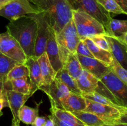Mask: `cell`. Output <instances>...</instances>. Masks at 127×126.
I'll return each instance as SVG.
<instances>
[{
	"mask_svg": "<svg viewBox=\"0 0 127 126\" xmlns=\"http://www.w3.org/2000/svg\"><path fill=\"white\" fill-rule=\"evenodd\" d=\"M0 52L19 64H25L27 59L19 43L7 31L0 34Z\"/></svg>",
	"mask_w": 127,
	"mask_h": 126,
	"instance_id": "8992f818",
	"label": "cell"
},
{
	"mask_svg": "<svg viewBox=\"0 0 127 126\" xmlns=\"http://www.w3.org/2000/svg\"><path fill=\"white\" fill-rule=\"evenodd\" d=\"M71 112L87 126H103L105 125L104 121L92 112L84 111Z\"/></svg>",
	"mask_w": 127,
	"mask_h": 126,
	"instance_id": "484cf974",
	"label": "cell"
},
{
	"mask_svg": "<svg viewBox=\"0 0 127 126\" xmlns=\"http://www.w3.org/2000/svg\"><path fill=\"white\" fill-rule=\"evenodd\" d=\"M47 117H42V116H38L36 117L35 121L32 122V126H43L47 120Z\"/></svg>",
	"mask_w": 127,
	"mask_h": 126,
	"instance_id": "e575fe53",
	"label": "cell"
},
{
	"mask_svg": "<svg viewBox=\"0 0 127 126\" xmlns=\"http://www.w3.org/2000/svg\"><path fill=\"white\" fill-rule=\"evenodd\" d=\"M42 101L39 104H36L37 106L35 108L23 105L20 109L18 113V118L21 122L26 125H31L35 121L36 117L38 116L39 106Z\"/></svg>",
	"mask_w": 127,
	"mask_h": 126,
	"instance_id": "cb8c5ba5",
	"label": "cell"
},
{
	"mask_svg": "<svg viewBox=\"0 0 127 126\" xmlns=\"http://www.w3.org/2000/svg\"><path fill=\"white\" fill-rule=\"evenodd\" d=\"M118 123L127 124V112H124V113L121 114L120 117H119V119L115 122V124Z\"/></svg>",
	"mask_w": 127,
	"mask_h": 126,
	"instance_id": "74e56055",
	"label": "cell"
},
{
	"mask_svg": "<svg viewBox=\"0 0 127 126\" xmlns=\"http://www.w3.org/2000/svg\"><path fill=\"white\" fill-rule=\"evenodd\" d=\"M5 89V82L2 80H0V96L2 95Z\"/></svg>",
	"mask_w": 127,
	"mask_h": 126,
	"instance_id": "ab89813d",
	"label": "cell"
},
{
	"mask_svg": "<svg viewBox=\"0 0 127 126\" xmlns=\"http://www.w3.org/2000/svg\"><path fill=\"white\" fill-rule=\"evenodd\" d=\"M2 114H3V113H2V111H0V117H1V116H2Z\"/></svg>",
	"mask_w": 127,
	"mask_h": 126,
	"instance_id": "f6af8a7d",
	"label": "cell"
},
{
	"mask_svg": "<svg viewBox=\"0 0 127 126\" xmlns=\"http://www.w3.org/2000/svg\"><path fill=\"white\" fill-rule=\"evenodd\" d=\"M6 28V31L19 43L27 58L34 56L37 31V22L27 15L10 22Z\"/></svg>",
	"mask_w": 127,
	"mask_h": 126,
	"instance_id": "7a4b0ae2",
	"label": "cell"
},
{
	"mask_svg": "<svg viewBox=\"0 0 127 126\" xmlns=\"http://www.w3.org/2000/svg\"><path fill=\"white\" fill-rule=\"evenodd\" d=\"M20 122H21L20 121H12V125H11V126H20Z\"/></svg>",
	"mask_w": 127,
	"mask_h": 126,
	"instance_id": "ee69618b",
	"label": "cell"
},
{
	"mask_svg": "<svg viewBox=\"0 0 127 126\" xmlns=\"http://www.w3.org/2000/svg\"><path fill=\"white\" fill-rule=\"evenodd\" d=\"M44 15L56 34L73 18V7L69 0H35L32 2Z\"/></svg>",
	"mask_w": 127,
	"mask_h": 126,
	"instance_id": "6da1fadb",
	"label": "cell"
},
{
	"mask_svg": "<svg viewBox=\"0 0 127 126\" xmlns=\"http://www.w3.org/2000/svg\"><path fill=\"white\" fill-rule=\"evenodd\" d=\"M51 114L55 115L59 119L72 126H87L71 112L57 107L53 104H51Z\"/></svg>",
	"mask_w": 127,
	"mask_h": 126,
	"instance_id": "44dd1931",
	"label": "cell"
},
{
	"mask_svg": "<svg viewBox=\"0 0 127 126\" xmlns=\"http://www.w3.org/2000/svg\"><path fill=\"white\" fill-rule=\"evenodd\" d=\"M48 117H50L53 121L55 126H72L66 123V122H63L62 120L59 119L58 117H57L55 115L52 114H51V115L48 116Z\"/></svg>",
	"mask_w": 127,
	"mask_h": 126,
	"instance_id": "836d02e7",
	"label": "cell"
},
{
	"mask_svg": "<svg viewBox=\"0 0 127 126\" xmlns=\"http://www.w3.org/2000/svg\"><path fill=\"white\" fill-rule=\"evenodd\" d=\"M121 43H122L123 44H124V45L126 46V48H127V33L125 34V37H124V38H123V40L122 41H120Z\"/></svg>",
	"mask_w": 127,
	"mask_h": 126,
	"instance_id": "b9f144b4",
	"label": "cell"
},
{
	"mask_svg": "<svg viewBox=\"0 0 127 126\" xmlns=\"http://www.w3.org/2000/svg\"><path fill=\"white\" fill-rule=\"evenodd\" d=\"M5 95L7 103V107H9L12 114V121H19L18 113L20 109L25 103L31 97L30 95H24L16 92L11 89L7 88L5 86Z\"/></svg>",
	"mask_w": 127,
	"mask_h": 126,
	"instance_id": "5bb4252c",
	"label": "cell"
},
{
	"mask_svg": "<svg viewBox=\"0 0 127 126\" xmlns=\"http://www.w3.org/2000/svg\"><path fill=\"white\" fill-rule=\"evenodd\" d=\"M114 58V57H113ZM110 69L113 72L114 74L123 82L124 84L127 85V70L123 67L120 64L117 62V61L113 58V61L112 64L110 65Z\"/></svg>",
	"mask_w": 127,
	"mask_h": 126,
	"instance_id": "f546056e",
	"label": "cell"
},
{
	"mask_svg": "<svg viewBox=\"0 0 127 126\" xmlns=\"http://www.w3.org/2000/svg\"><path fill=\"white\" fill-rule=\"evenodd\" d=\"M76 55L83 69L93 74L99 80L107 73L111 70L110 65L95 58L83 56L77 54Z\"/></svg>",
	"mask_w": 127,
	"mask_h": 126,
	"instance_id": "7c38bea8",
	"label": "cell"
},
{
	"mask_svg": "<svg viewBox=\"0 0 127 126\" xmlns=\"http://www.w3.org/2000/svg\"><path fill=\"white\" fill-rule=\"evenodd\" d=\"M29 71L30 84H31V96L39 89L41 85V72L38 59L34 56L27 58L26 63Z\"/></svg>",
	"mask_w": 127,
	"mask_h": 126,
	"instance_id": "2e32d148",
	"label": "cell"
},
{
	"mask_svg": "<svg viewBox=\"0 0 127 126\" xmlns=\"http://www.w3.org/2000/svg\"><path fill=\"white\" fill-rule=\"evenodd\" d=\"M86 108L84 111L92 112L97 116L102 121L105 122V125L115 124L122 112L120 110L112 106L102 105L95 101L86 99Z\"/></svg>",
	"mask_w": 127,
	"mask_h": 126,
	"instance_id": "ba28073f",
	"label": "cell"
},
{
	"mask_svg": "<svg viewBox=\"0 0 127 126\" xmlns=\"http://www.w3.org/2000/svg\"><path fill=\"white\" fill-rule=\"evenodd\" d=\"M7 107V103L6 101V95H5V89L2 95L0 96V111L2 109L3 107Z\"/></svg>",
	"mask_w": 127,
	"mask_h": 126,
	"instance_id": "8d00e7d4",
	"label": "cell"
},
{
	"mask_svg": "<svg viewBox=\"0 0 127 126\" xmlns=\"http://www.w3.org/2000/svg\"><path fill=\"white\" fill-rule=\"evenodd\" d=\"M29 71L27 65L25 64H19L9 72L6 77V82L24 77H29Z\"/></svg>",
	"mask_w": 127,
	"mask_h": 126,
	"instance_id": "f1b7e54d",
	"label": "cell"
},
{
	"mask_svg": "<svg viewBox=\"0 0 127 126\" xmlns=\"http://www.w3.org/2000/svg\"><path fill=\"white\" fill-rule=\"evenodd\" d=\"M63 68L66 69L68 74L76 80L79 78L83 72V69L76 54H74L71 52L68 56L66 63Z\"/></svg>",
	"mask_w": 127,
	"mask_h": 126,
	"instance_id": "603a6c76",
	"label": "cell"
},
{
	"mask_svg": "<svg viewBox=\"0 0 127 126\" xmlns=\"http://www.w3.org/2000/svg\"><path fill=\"white\" fill-rule=\"evenodd\" d=\"M38 90L47 94L50 104H53L60 109H63L62 103L71 92L65 85L57 79H55L50 85L40 86Z\"/></svg>",
	"mask_w": 127,
	"mask_h": 126,
	"instance_id": "8fae6325",
	"label": "cell"
},
{
	"mask_svg": "<svg viewBox=\"0 0 127 126\" xmlns=\"http://www.w3.org/2000/svg\"><path fill=\"white\" fill-rule=\"evenodd\" d=\"M28 16L32 17L37 23V36L34 49V57L38 59L45 52L47 40L48 38V25L44 15L42 12L38 14H31Z\"/></svg>",
	"mask_w": 127,
	"mask_h": 126,
	"instance_id": "9c48e42d",
	"label": "cell"
},
{
	"mask_svg": "<svg viewBox=\"0 0 127 126\" xmlns=\"http://www.w3.org/2000/svg\"><path fill=\"white\" fill-rule=\"evenodd\" d=\"M74 10L86 12L99 21L107 31L112 17L110 12L107 11L97 0H69Z\"/></svg>",
	"mask_w": 127,
	"mask_h": 126,
	"instance_id": "277c9868",
	"label": "cell"
},
{
	"mask_svg": "<svg viewBox=\"0 0 127 126\" xmlns=\"http://www.w3.org/2000/svg\"><path fill=\"white\" fill-rule=\"evenodd\" d=\"M43 126H55V125L53 121H52L50 117H48V119H47V120L46 121L45 123L43 125Z\"/></svg>",
	"mask_w": 127,
	"mask_h": 126,
	"instance_id": "f35d334b",
	"label": "cell"
},
{
	"mask_svg": "<svg viewBox=\"0 0 127 126\" xmlns=\"http://www.w3.org/2000/svg\"><path fill=\"white\" fill-rule=\"evenodd\" d=\"M100 81L110 91L120 106L127 108V85L120 80L112 70L107 73Z\"/></svg>",
	"mask_w": 127,
	"mask_h": 126,
	"instance_id": "52a82bcc",
	"label": "cell"
},
{
	"mask_svg": "<svg viewBox=\"0 0 127 126\" xmlns=\"http://www.w3.org/2000/svg\"><path fill=\"white\" fill-rule=\"evenodd\" d=\"M19 64L0 52V80L6 82L9 72Z\"/></svg>",
	"mask_w": 127,
	"mask_h": 126,
	"instance_id": "83f0119b",
	"label": "cell"
},
{
	"mask_svg": "<svg viewBox=\"0 0 127 126\" xmlns=\"http://www.w3.org/2000/svg\"><path fill=\"white\" fill-rule=\"evenodd\" d=\"M110 47L113 57L124 68L127 70V48L122 43L109 35H104Z\"/></svg>",
	"mask_w": 127,
	"mask_h": 126,
	"instance_id": "9a60e30c",
	"label": "cell"
},
{
	"mask_svg": "<svg viewBox=\"0 0 127 126\" xmlns=\"http://www.w3.org/2000/svg\"><path fill=\"white\" fill-rule=\"evenodd\" d=\"M62 107L63 109L69 112L84 111L86 108V98L83 95L70 92L62 103Z\"/></svg>",
	"mask_w": 127,
	"mask_h": 126,
	"instance_id": "d6986e66",
	"label": "cell"
},
{
	"mask_svg": "<svg viewBox=\"0 0 127 126\" xmlns=\"http://www.w3.org/2000/svg\"></svg>",
	"mask_w": 127,
	"mask_h": 126,
	"instance_id": "7dc6e473",
	"label": "cell"
},
{
	"mask_svg": "<svg viewBox=\"0 0 127 126\" xmlns=\"http://www.w3.org/2000/svg\"><path fill=\"white\" fill-rule=\"evenodd\" d=\"M40 11L33 7L29 0H11L0 9V16L8 19L10 22L16 21L31 14H38Z\"/></svg>",
	"mask_w": 127,
	"mask_h": 126,
	"instance_id": "5b68a950",
	"label": "cell"
},
{
	"mask_svg": "<svg viewBox=\"0 0 127 126\" xmlns=\"http://www.w3.org/2000/svg\"><path fill=\"white\" fill-rule=\"evenodd\" d=\"M127 33V20H118L112 19L109 23L106 34L122 41Z\"/></svg>",
	"mask_w": 127,
	"mask_h": 126,
	"instance_id": "7402d4cb",
	"label": "cell"
},
{
	"mask_svg": "<svg viewBox=\"0 0 127 126\" xmlns=\"http://www.w3.org/2000/svg\"><path fill=\"white\" fill-rule=\"evenodd\" d=\"M57 41L60 45L66 48L71 53L76 54V48L81 40L77 32L73 18L56 34Z\"/></svg>",
	"mask_w": 127,
	"mask_h": 126,
	"instance_id": "30bf717a",
	"label": "cell"
},
{
	"mask_svg": "<svg viewBox=\"0 0 127 126\" xmlns=\"http://www.w3.org/2000/svg\"><path fill=\"white\" fill-rule=\"evenodd\" d=\"M76 54L81 56H83L94 58L93 55L92 54L91 52L90 51L89 49L88 48V46L83 40H81L78 43V46H77Z\"/></svg>",
	"mask_w": 127,
	"mask_h": 126,
	"instance_id": "d6a6232c",
	"label": "cell"
},
{
	"mask_svg": "<svg viewBox=\"0 0 127 126\" xmlns=\"http://www.w3.org/2000/svg\"><path fill=\"white\" fill-rule=\"evenodd\" d=\"M55 79H58L64 85H65L71 92L82 95L81 91H80L77 85L76 80L73 79L64 68H62L57 72Z\"/></svg>",
	"mask_w": 127,
	"mask_h": 126,
	"instance_id": "d4e9b609",
	"label": "cell"
},
{
	"mask_svg": "<svg viewBox=\"0 0 127 126\" xmlns=\"http://www.w3.org/2000/svg\"><path fill=\"white\" fill-rule=\"evenodd\" d=\"M97 2L110 13L115 14H125L121 7L116 3L114 0H97Z\"/></svg>",
	"mask_w": 127,
	"mask_h": 126,
	"instance_id": "4dcf8cb0",
	"label": "cell"
},
{
	"mask_svg": "<svg viewBox=\"0 0 127 126\" xmlns=\"http://www.w3.org/2000/svg\"><path fill=\"white\" fill-rule=\"evenodd\" d=\"M114 1L124 11L125 14L127 15V0H114Z\"/></svg>",
	"mask_w": 127,
	"mask_h": 126,
	"instance_id": "d590c367",
	"label": "cell"
},
{
	"mask_svg": "<svg viewBox=\"0 0 127 126\" xmlns=\"http://www.w3.org/2000/svg\"><path fill=\"white\" fill-rule=\"evenodd\" d=\"M48 38L46 46L47 53L50 62L56 72L63 68L60 58L59 44L56 38V33L52 27H48Z\"/></svg>",
	"mask_w": 127,
	"mask_h": 126,
	"instance_id": "4fadbf2b",
	"label": "cell"
},
{
	"mask_svg": "<svg viewBox=\"0 0 127 126\" xmlns=\"http://www.w3.org/2000/svg\"><path fill=\"white\" fill-rule=\"evenodd\" d=\"M35 1V0H29L30 2H33V1Z\"/></svg>",
	"mask_w": 127,
	"mask_h": 126,
	"instance_id": "bcb514c9",
	"label": "cell"
},
{
	"mask_svg": "<svg viewBox=\"0 0 127 126\" xmlns=\"http://www.w3.org/2000/svg\"><path fill=\"white\" fill-rule=\"evenodd\" d=\"M11 0H0V9L2 8L3 6L7 4L8 2H9Z\"/></svg>",
	"mask_w": 127,
	"mask_h": 126,
	"instance_id": "60d3db41",
	"label": "cell"
},
{
	"mask_svg": "<svg viewBox=\"0 0 127 126\" xmlns=\"http://www.w3.org/2000/svg\"><path fill=\"white\" fill-rule=\"evenodd\" d=\"M9 82L10 89L24 95H31V84L29 77L12 80Z\"/></svg>",
	"mask_w": 127,
	"mask_h": 126,
	"instance_id": "4316f807",
	"label": "cell"
},
{
	"mask_svg": "<svg viewBox=\"0 0 127 126\" xmlns=\"http://www.w3.org/2000/svg\"><path fill=\"white\" fill-rule=\"evenodd\" d=\"M73 19L81 40L93 36L106 34L104 25L84 11L73 9Z\"/></svg>",
	"mask_w": 127,
	"mask_h": 126,
	"instance_id": "3957f363",
	"label": "cell"
},
{
	"mask_svg": "<svg viewBox=\"0 0 127 126\" xmlns=\"http://www.w3.org/2000/svg\"><path fill=\"white\" fill-rule=\"evenodd\" d=\"M104 126H127V124H122V123H118L114 124L111 125H105Z\"/></svg>",
	"mask_w": 127,
	"mask_h": 126,
	"instance_id": "7bdbcfd3",
	"label": "cell"
},
{
	"mask_svg": "<svg viewBox=\"0 0 127 126\" xmlns=\"http://www.w3.org/2000/svg\"><path fill=\"white\" fill-rule=\"evenodd\" d=\"M90 38L97 46L102 49H104L105 51L110 52V47H109V43H108L107 40L105 38L104 35H96L93 36V37H90Z\"/></svg>",
	"mask_w": 127,
	"mask_h": 126,
	"instance_id": "1f68e13d",
	"label": "cell"
},
{
	"mask_svg": "<svg viewBox=\"0 0 127 126\" xmlns=\"http://www.w3.org/2000/svg\"><path fill=\"white\" fill-rule=\"evenodd\" d=\"M84 43L88 46V48L94 58L107 65H110L113 61V56L111 53L107 51H105L102 48H99L96 45L90 38H86L83 40Z\"/></svg>",
	"mask_w": 127,
	"mask_h": 126,
	"instance_id": "ffe728a7",
	"label": "cell"
},
{
	"mask_svg": "<svg viewBox=\"0 0 127 126\" xmlns=\"http://www.w3.org/2000/svg\"><path fill=\"white\" fill-rule=\"evenodd\" d=\"M38 61L40 68L42 77L40 86L50 85L55 79L57 72L52 67L45 52L38 57Z\"/></svg>",
	"mask_w": 127,
	"mask_h": 126,
	"instance_id": "e0dca14e",
	"label": "cell"
},
{
	"mask_svg": "<svg viewBox=\"0 0 127 126\" xmlns=\"http://www.w3.org/2000/svg\"><path fill=\"white\" fill-rule=\"evenodd\" d=\"M99 79L84 69L81 75L76 80L77 85L82 95L95 92L99 86Z\"/></svg>",
	"mask_w": 127,
	"mask_h": 126,
	"instance_id": "ac0fdd59",
	"label": "cell"
}]
</instances>
